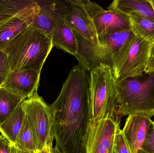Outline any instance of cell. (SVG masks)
<instances>
[{
	"label": "cell",
	"instance_id": "obj_1",
	"mask_svg": "<svg viewBox=\"0 0 154 153\" xmlns=\"http://www.w3.org/2000/svg\"><path fill=\"white\" fill-rule=\"evenodd\" d=\"M79 64L71 69L51 105L56 146L63 153H86L90 126V74Z\"/></svg>",
	"mask_w": 154,
	"mask_h": 153
},
{
	"label": "cell",
	"instance_id": "obj_2",
	"mask_svg": "<svg viewBox=\"0 0 154 153\" xmlns=\"http://www.w3.org/2000/svg\"><path fill=\"white\" fill-rule=\"evenodd\" d=\"M53 47L51 38L42 31L29 26L4 50L8 55L11 72L34 70L41 73Z\"/></svg>",
	"mask_w": 154,
	"mask_h": 153
},
{
	"label": "cell",
	"instance_id": "obj_3",
	"mask_svg": "<svg viewBox=\"0 0 154 153\" xmlns=\"http://www.w3.org/2000/svg\"><path fill=\"white\" fill-rule=\"evenodd\" d=\"M89 73L90 125L107 116L120 125L124 115L117 99L112 68L100 64Z\"/></svg>",
	"mask_w": 154,
	"mask_h": 153
},
{
	"label": "cell",
	"instance_id": "obj_4",
	"mask_svg": "<svg viewBox=\"0 0 154 153\" xmlns=\"http://www.w3.org/2000/svg\"><path fill=\"white\" fill-rule=\"evenodd\" d=\"M74 32L78 46V53L75 57L79 64L88 72L100 64L111 67L113 55L134 34L130 28L121 29L99 38L98 46H95L75 31Z\"/></svg>",
	"mask_w": 154,
	"mask_h": 153
},
{
	"label": "cell",
	"instance_id": "obj_5",
	"mask_svg": "<svg viewBox=\"0 0 154 153\" xmlns=\"http://www.w3.org/2000/svg\"><path fill=\"white\" fill-rule=\"evenodd\" d=\"M154 45L133 34L112 57L111 68L116 82L143 76Z\"/></svg>",
	"mask_w": 154,
	"mask_h": 153
},
{
	"label": "cell",
	"instance_id": "obj_6",
	"mask_svg": "<svg viewBox=\"0 0 154 153\" xmlns=\"http://www.w3.org/2000/svg\"><path fill=\"white\" fill-rule=\"evenodd\" d=\"M144 80L116 82L117 99L124 116L137 113L154 116V74Z\"/></svg>",
	"mask_w": 154,
	"mask_h": 153
},
{
	"label": "cell",
	"instance_id": "obj_7",
	"mask_svg": "<svg viewBox=\"0 0 154 153\" xmlns=\"http://www.w3.org/2000/svg\"><path fill=\"white\" fill-rule=\"evenodd\" d=\"M21 107L32 129L38 151L46 145L53 146L55 128L50 106L37 91L22 102Z\"/></svg>",
	"mask_w": 154,
	"mask_h": 153
},
{
	"label": "cell",
	"instance_id": "obj_8",
	"mask_svg": "<svg viewBox=\"0 0 154 153\" xmlns=\"http://www.w3.org/2000/svg\"><path fill=\"white\" fill-rule=\"evenodd\" d=\"M99 38L121 29L130 28L128 17L113 10H105L97 3L82 0Z\"/></svg>",
	"mask_w": 154,
	"mask_h": 153
},
{
	"label": "cell",
	"instance_id": "obj_9",
	"mask_svg": "<svg viewBox=\"0 0 154 153\" xmlns=\"http://www.w3.org/2000/svg\"><path fill=\"white\" fill-rule=\"evenodd\" d=\"M120 125L107 116L90 125L86 145V153H110L114 151L115 137Z\"/></svg>",
	"mask_w": 154,
	"mask_h": 153
},
{
	"label": "cell",
	"instance_id": "obj_10",
	"mask_svg": "<svg viewBox=\"0 0 154 153\" xmlns=\"http://www.w3.org/2000/svg\"><path fill=\"white\" fill-rule=\"evenodd\" d=\"M64 19L74 31L93 45L98 46L94 25L85 9L82 0L67 1Z\"/></svg>",
	"mask_w": 154,
	"mask_h": 153
},
{
	"label": "cell",
	"instance_id": "obj_11",
	"mask_svg": "<svg viewBox=\"0 0 154 153\" xmlns=\"http://www.w3.org/2000/svg\"><path fill=\"white\" fill-rule=\"evenodd\" d=\"M39 10L30 26L43 31L51 38L57 23L64 19L67 1L36 0Z\"/></svg>",
	"mask_w": 154,
	"mask_h": 153
},
{
	"label": "cell",
	"instance_id": "obj_12",
	"mask_svg": "<svg viewBox=\"0 0 154 153\" xmlns=\"http://www.w3.org/2000/svg\"><path fill=\"white\" fill-rule=\"evenodd\" d=\"M151 118L144 113L128 116L122 131L130 153H137L142 148L149 128L153 122Z\"/></svg>",
	"mask_w": 154,
	"mask_h": 153
},
{
	"label": "cell",
	"instance_id": "obj_13",
	"mask_svg": "<svg viewBox=\"0 0 154 153\" xmlns=\"http://www.w3.org/2000/svg\"><path fill=\"white\" fill-rule=\"evenodd\" d=\"M40 74L34 70L11 72L3 86L25 99L38 91Z\"/></svg>",
	"mask_w": 154,
	"mask_h": 153
},
{
	"label": "cell",
	"instance_id": "obj_14",
	"mask_svg": "<svg viewBox=\"0 0 154 153\" xmlns=\"http://www.w3.org/2000/svg\"><path fill=\"white\" fill-rule=\"evenodd\" d=\"M39 10L36 0H0V14L21 18L30 25Z\"/></svg>",
	"mask_w": 154,
	"mask_h": 153
},
{
	"label": "cell",
	"instance_id": "obj_15",
	"mask_svg": "<svg viewBox=\"0 0 154 153\" xmlns=\"http://www.w3.org/2000/svg\"><path fill=\"white\" fill-rule=\"evenodd\" d=\"M51 38L54 46L75 57L77 55L78 46L76 38L73 30L64 19H61L57 23Z\"/></svg>",
	"mask_w": 154,
	"mask_h": 153
},
{
	"label": "cell",
	"instance_id": "obj_16",
	"mask_svg": "<svg viewBox=\"0 0 154 153\" xmlns=\"http://www.w3.org/2000/svg\"><path fill=\"white\" fill-rule=\"evenodd\" d=\"M127 16L131 12L138 13L154 21V9L151 0H115L108 7Z\"/></svg>",
	"mask_w": 154,
	"mask_h": 153
},
{
	"label": "cell",
	"instance_id": "obj_17",
	"mask_svg": "<svg viewBox=\"0 0 154 153\" xmlns=\"http://www.w3.org/2000/svg\"><path fill=\"white\" fill-rule=\"evenodd\" d=\"M30 24L19 17H11L0 23V50H4L11 42Z\"/></svg>",
	"mask_w": 154,
	"mask_h": 153
},
{
	"label": "cell",
	"instance_id": "obj_18",
	"mask_svg": "<svg viewBox=\"0 0 154 153\" xmlns=\"http://www.w3.org/2000/svg\"><path fill=\"white\" fill-rule=\"evenodd\" d=\"M130 27L134 35L154 43V21L138 13L131 12L127 15Z\"/></svg>",
	"mask_w": 154,
	"mask_h": 153
},
{
	"label": "cell",
	"instance_id": "obj_19",
	"mask_svg": "<svg viewBox=\"0 0 154 153\" xmlns=\"http://www.w3.org/2000/svg\"><path fill=\"white\" fill-rule=\"evenodd\" d=\"M24 114L20 104L15 110L0 125V133L14 145L23 123Z\"/></svg>",
	"mask_w": 154,
	"mask_h": 153
},
{
	"label": "cell",
	"instance_id": "obj_20",
	"mask_svg": "<svg viewBox=\"0 0 154 153\" xmlns=\"http://www.w3.org/2000/svg\"><path fill=\"white\" fill-rule=\"evenodd\" d=\"M25 99L15 93L0 87V125Z\"/></svg>",
	"mask_w": 154,
	"mask_h": 153
},
{
	"label": "cell",
	"instance_id": "obj_21",
	"mask_svg": "<svg viewBox=\"0 0 154 153\" xmlns=\"http://www.w3.org/2000/svg\"><path fill=\"white\" fill-rule=\"evenodd\" d=\"M13 145L24 152L31 153L38 152L32 129L25 115L22 125Z\"/></svg>",
	"mask_w": 154,
	"mask_h": 153
},
{
	"label": "cell",
	"instance_id": "obj_22",
	"mask_svg": "<svg viewBox=\"0 0 154 153\" xmlns=\"http://www.w3.org/2000/svg\"><path fill=\"white\" fill-rule=\"evenodd\" d=\"M10 72L8 55L4 50H0V87L3 86Z\"/></svg>",
	"mask_w": 154,
	"mask_h": 153
},
{
	"label": "cell",
	"instance_id": "obj_23",
	"mask_svg": "<svg viewBox=\"0 0 154 153\" xmlns=\"http://www.w3.org/2000/svg\"><path fill=\"white\" fill-rule=\"evenodd\" d=\"M114 149L116 153H130L123 132L120 129L115 137Z\"/></svg>",
	"mask_w": 154,
	"mask_h": 153
},
{
	"label": "cell",
	"instance_id": "obj_24",
	"mask_svg": "<svg viewBox=\"0 0 154 153\" xmlns=\"http://www.w3.org/2000/svg\"><path fill=\"white\" fill-rule=\"evenodd\" d=\"M147 153H154V124L149 128L141 148Z\"/></svg>",
	"mask_w": 154,
	"mask_h": 153
},
{
	"label": "cell",
	"instance_id": "obj_25",
	"mask_svg": "<svg viewBox=\"0 0 154 153\" xmlns=\"http://www.w3.org/2000/svg\"><path fill=\"white\" fill-rule=\"evenodd\" d=\"M11 146L9 140L0 134V153H11Z\"/></svg>",
	"mask_w": 154,
	"mask_h": 153
},
{
	"label": "cell",
	"instance_id": "obj_26",
	"mask_svg": "<svg viewBox=\"0 0 154 153\" xmlns=\"http://www.w3.org/2000/svg\"><path fill=\"white\" fill-rule=\"evenodd\" d=\"M154 71V57L151 56L148 62L147 68L145 73L146 74H149Z\"/></svg>",
	"mask_w": 154,
	"mask_h": 153
},
{
	"label": "cell",
	"instance_id": "obj_27",
	"mask_svg": "<svg viewBox=\"0 0 154 153\" xmlns=\"http://www.w3.org/2000/svg\"><path fill=\"white\" fill-rule=\"evenodd\" d=\"M52 146L48 145H46L42 150L41 151H38L36 153H51Z\"/></svg>",
	"mask_w": 154,
	"mask_h": 153
},
{
	"label": "cell",
	"instance_id": "obj_28",
	"mask_svg": "<svg viewBox=\"0 0 154 153\" xmlns=\"http://www.w3.org/2000/svg\"><path fill=\"white\" fill-rule=\"evenodd\" d=\"M11 153H31L28 152H24L15 147L13 145H12Z\"/></svg>",
	"mask_w": 154,
	"mask_h": 153
},
{
	"label": "cell",
	"instance_id": "obj_29",
	"mask_svg": "<svg viewBox=\"0 0 154 153\" xmlns=\"http://www.w3.org/2000/svg\"><path fill=\"white\" fill-rule=\"evenodd\" d=\"M11 16H8V15H2V14H0V23L3 22L9 19L10 18H11Z\"/></svg>",
	"mask_w": 154,
	"mask_h": 153
},
{
	"label": "cell",
	"instance_id": "obj_30",
	"mask_svg": "<svg viewBox=\"0 0 154 153\" xmlns=\"http://www.w3.org/2000/svg\"><path fill=\"white\" fill-rule=\"evenodd\" d=\"M51 153H63L62 152L60 151V149L57 147V146H56L54 147H52V149L51 150Z\"/></svg>",
	"mask_w": 154,
	"mask_h": 153
},
{
	"label": "cell",
	"instance_id": "obj_31",
	"mask_svg": "<svg viewBox=\"0 0 154 153\" xmlns=\"http://www.w3.org/2000/svg\"><path fill=\"white\" fill-rule=\"evenodd\" d=\"M152 56L154 57V45L152 50Z\"/></svg>",
	"mask_w": 154,
	"mask_h": 153
},
{
	"label": "cell",
	"instance_id": "obj_32",
	"mask_svg": "<svg viewBox=\"0 0 154 153\" xmlns=\"http://www.w3.org/2000/svg\"><path fill=\"white\" fill-rule=\"evenodd\" d=\"M137 153H147L146 152H145L144 151H143V150H142V149H140V150H139V151H138V152Z\"/></svg>",
	"mask_w": 154,
	"mask_h": 153
},
{
	"label": "cell",
	"instance_id": "obj_33",
	"mask_svg": "<svg viewBox=\"0 0 154 153\" xmlns=\"http://www.w3.org/2000/svg\"><path fill=\"white\" fill-rule=\"evenodd\" d=\"M151 3H152V4L153 7L154 9V0H151Z\"/></svg>",
	"mask_w": 154,
	"mask_h": 153
},
{
	"label": "cell",
	"instance_id": "obj_34",
	"mask_svg": "<svg viewBox=\"0 0 154 153\" xmlns=\"http://www.w3.org/2000/svg\"><path fill=\"white\" fill-rule=\"evenodd\" d=\"M110 153H115V151H114H114H112V152H110Z\"/></svg>",
	"mask_w": 154,
	"mask_h": 153
},
{
	"label": "cell",
	"instance_id": "obj_35",
	"mask_svg": "<svg viewBox=\"0 0 154 153\" xmlns=\"http://www.w3.org/2000/svg\"><path fill=\"white\" fill-rule=\"evenodd\" d=\"M152 73H154V72H152L151 73V74H152Z\"/></svg>",
	"mask_w": 154,
	"mask_h": 153
},
{
	"label": "cell",
	"instance_id": "obj_36",
	"mask_svg": "<svg viewBox=\"0 0 154 153\" xmlns=\"http://www.w3.org/2000/svg\"><path fill=\"white\" fill-rule=\"evenodd\" d=\"M153 123H154V121H153Z\"/></svg>",
	"mask_w": 154,
	"mask_h": 153
}]
</instances>
